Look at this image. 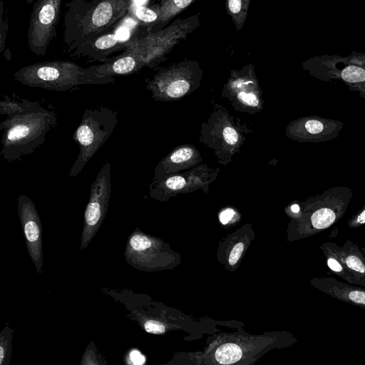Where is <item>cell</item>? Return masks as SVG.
<instances>
[{"instance_id":"cell-21","label":"cell","mask_w":365,"mask_h":365,"mask_svg":"<svg viewBox=\"0 0 365 365\" xmlns=\"http://www.w3.org/2000/svg\"><path fill=\"white\" fill-rule=\"evenodd\" d=\"M319 248L324 253L328 268L333 274L349 284L358 285L357 280L336 255L329 242L322 243L319 245Z\"/></svg>"},{"instance_id":"cell-14","label":"cell","mask_w":365,"mask_h":365,"mask_svg":"<svg viewBox=\"0 0 365 365\" xmlns=\"http://www.w3.org/2000/svg\"><path fill=\"white\" fill-rule=\"evenodd\" d=\"M160 243L136 228L129 235L124 252L126 262L141 271L153 270L159 266Z\"/></svg>"},{"instance_id":"cell-29","label":"cell","mask_w":365,"mask_h":365,"mask_svg":"<svg viewBox=\"0 0 365 365\" xmlns=\"http://www.w3.org/2000/svg\"><path fill=\"white\" fill-rule=\"evenodd\" d=\"M0 52L3 53L6 48L9 21L6 9L2 0L0 2Z\"/></svg>"},{"instance_id":"cell-32","label":"cell","mask_w":365,"mask_h":365,"mask_svg":"<svg viewBox=\"0 0 365 365\" xmlns=\"http://www.w3.org/2000/svg\"><path fill=\"white\" fill-rule=\"evenodd\" d=\"M364 225H365V204L351 216L347 222L350 228H357Z\"/></svg>"},{"instance_id":"cell-5","label":"cell","mask_w":365,"mask_h":365,"mask_svg":"<svg viewBox=\"0 0 365 365\" xmlns=\"http://www.w3.org/2000/svg\"><path fill=\"white\" fill-rule=\"evenodd\" d=\"M118 122L117 113L108 107L87 109L73 135L79 153L69 177L77 176L86 164L113 133Z\"/></svg>"},{"instance_id":"cell-36","label":"cell","mask_w":365,"mask_h":365,"mask_svg":"<svg viewBox=\"0 0 365 365\" xmlns=\"http://www.w3.org/2000/svg\"><path fill=\"white\" fill-rule=\"evenodd\" d=\"M290 210L292 212L297 215L298 216L297 217L299 218L300 215V206L298 204H293L291 205Z\"/></svg>"},{"instance_id":"cell-15","label":"cell","mask_w":365,"mask_h":365,"mask_svg":"<svg viewBox=\"0 0 365 365\" xmlns=\"http://www.w3.org/2000/svg\"><path fill=\"white\" fill-rule=\"evenodd\" d=\"M226 89V94L231 96L235 106H243L247 112L261 110L259 88L252 76L238 73L230 79Z\"/></svg>"},{"instance_id":"cell-20","label":"cell","mask_w":365,"mask_h":365,"mask_svg":"<svg viewBox=\"0 0 365 365\" xmlns=\"http://www.w3.org/2000/svg\"><path fill=\"white\" fill-rule=\"evenodd\" d=\"M143 67L136 57L126 51H123L118 56L109 58L102 63L89 66L88 69L97 74L115 77L133 74Z\"/></svg>"},{"instance_id":"cell-3","label":"cell","mask_w":365,"mask_h":365,"mask_svg":"<svg viewBox=\"0 0 365 365\" xmlns=\"http://www.w3.org/2000/svg\"><path fill=\"white\" fill-rule=\"evenodd\" d=\"M23 85L63 91L81 85L113 83L115 78L95 73L69 61L37 62L21 68L14 75Z\"/></svg>"},{"instance_id":"cell-34","label":"cell","mask_w":365,"mask_h":365,"mask_svg":"<svg viewBox=\"0 0 365 365\" xmlns=\"http://www.w3.org/2000/svg\"><path fill=\"white\" fill-rule=\"evenodd\" d=\"M235 214L234 210L231 208L225 209L220 214V220L223 225H225L232 219Z\"/></svg>"},{"instance_id":"cell-24","label":"cell","mask_w":365,"mask_h":365,"mask_svg":"<svg viewBox=\"0 0 365 365\" xmlns=\"http://www.w3.org/2000/svg\"><path fill=\"white\" fill-rule=\"evenodd\" d=\"M128 14L140 23L150 24V29H151L158 19L159 9L158 7L156 9H153L145 6L131 5L130 4Z\"/></svg>"},{"instance_id":"cell-27","label":"cell","mask_w":365,"mask_h":365,"mask_svg":"<svg viewBox=\"0 0 365 365\" xmlns=\"http://www.w3.org/2000/svg\"><path fill=\"white\" fill-rule=\"evenodd\" d=\"M4 99L0 102V113L7 117H12L23 113L31 103V101L22 99L17 101L4 96Z\"/></svg>"},{"instance_id":"cell-1","label":"cell","mask_w":365,"mask_h":365,"mask_svg":"<svg viewBox=\"0 0 365 365\" xmlns=\"http://www.w3.org/2000/svg\"><path fill=\"white\" fill-rule=\"evenodd\" d=\"M131 0H71L66 3L62 43L71 53L110 31L128 13Z\"/></svg>"},{"instance_id":"cell-19","label":"cell","mask_w":365,"mask_h":365,"mask_svg":"<svg viewBox=\"0 0 365 365\" xmlns=\"http://www.w3.org/2000/svg\"><path fill=\"white\" fill-rule=\"evenodd\" d=\"M336 255L354 276L358 285L365 287V255L354 242L346 240L339 246L335 242H329Z\"/></svg>"},{"instance_id":"cell-2","label":"cell","mask_w":365,"mask_h":365,"mask_svg":"<svg viewBox=\"0 0 365 365\" xmlns=\"http://www.w3.org/2000/svg\"><path fill=\"white\" fill-rule=\"evenodd\" d=\"M57 119L53 110L34 101H31L23 113L7 117L0 123V130H4L2 158L13 163L35 152L57 124Z\"/></svg>"},{"instance_id":"cell-13","label":"cell","mask_w":365,"mask_h":365,"mask_svg":"<svg viewBox=\"0 0 365 365\" xmlns=\"http://www.w3.org/2000/svg\"><path fill=\"white\" fill-rule=\"evenodd\" d=\"M339 120L312 115L292 121L286 130L289 138L299 142L321 143L336 138L342 130Z\"/></svg>"},{"instance_id":"cell-30","label":"cell","mask_w":365,"mask_h":365,"mask_svg":"<svg viewBox=\"0 0 365 365\" xmlns=\"http://www.w3.org/2000/svg\"><path fill=\"white\" fill-rule=\"evenodd\" d=\"M103 359L98 354L97 349L93 341L86 347L81 361V364H103Z\"/></svg>"},{"instance_id":"cell-25","label":"cell","mask_w":365,"mask_h":365,"mask_svg":"<svg viewBox=\"0 0 365 365\" xmlns=\"http://www.w3.org/2000/svg\"><path fill=\"white\" fill-rule=\"evenodd\" d=\"M215 359L222 364H230L237 362L242 357L240 347L235 344H225L215 351Z\"/></svg>"},{"instance_id":"cell-23","label":"cell","mask_w":365,"mask_h":365,"mask_svg":"<svg viewBox=\"0 0 365 365\" xmlns=\"http://www.w3.org/2000/svg\"><path fill=\"white\" fill-rule=\"evenodd\" d=\"M250 0H227L226 8L237 30L244 25Z\"/></svg>"},{"instance_id":"cell-8","label":"cell","mask_w":365,"mask_h":365,"mask_svg":"<svg viewBox=\"0 0 365 365\" xmlns=\"http://www.w3.org/2000/svg\"><path fill=\"white\" fill-rule=\"evenodd\" d=\"M63 0H35L27 32L29 50L43 56L57 35Z\"/></svg>"},{"instance_id":"cell-18","label":"cell","mask_w":365,"mask_h":365,"mask_svg":"<svg viewBox=\"0 0 365 365\" xmlns=\"http://www.w3.org/2000/svg\"><path fill=\"white\" fill-rule=\"evenodd\" d=\"M126 41L127 39H121L110 31L80 45L71 53L72 56H86L104 62L113 53L123 51Z\"/></svg>"},{"instance_id":"cell-4","label":"cell","mask_w":365,"mask_h":365,"mask_svg":"<svg viewBox=\"0 0 365 365\" xmlns=\"http://www.w3.org/2000/svg\"><path fill=\"white\" fill-rule=\"evenodd\" d=\"M352 197L350 188L339 185L307 199L300 207L298 237H309L331 227L343 217Z\"/></svg>"},{"instance_id":"cell-12","label":"cell","mask_w":365,"mask_h":365,"mask_svg":"<svg viewBox=\"0 0 365 365\" xmlns=\"http://www.w3.org/2000/svg\"><path fill=\"white\" fill-rule=\"evenodd\" d=\"M17 212L24 231L29 255L38 274L42 273V224L31 199L21 194L17 199Z\"/></svg>"},{"instance_id":"cell-10","label":"cell","mask_w":365,"mask_h":365,"mask_svg":"<svg viewBox=\"0 0 365 365\" xmlns=\"http://www.w3.org/2000/svg\"><path fill=\"white\" fill-rule=\"evenodd\" d=\"M192 62L173 65L159 71L147 81V89L156 101L177 100L192 92L197 86V67Z\"/></svg>"},{"instance_id":"cell-22","label":"cell","mask_w":365,"mask_h":365,"mask_svg":"<svg viewBox=\"0 0 365 365\" xmlns=\"http://www.w3.org/2000/svg\"><path fill=\"white\" fill-rule=\"evenodd\" d=\"M195 0H163L158 6L159 17L155 24L148 31L155 32L161 29L173 17L187 8Z\"/></svg>"},{"instance_id":"cell-17","label":"cell","mask_w":365,"mask_h":365,"mask_svg":"<svg viewBox=\"0 0 365 365\" xmlns=\"http://www.w3.org/2000/svg\"><path fill=\"white\" fill-rule=\"evenodd\" d=\"M310 284L319 291L340 301L365 309V287H359L334 277H314Z\"/></svg>"},{"instance_id":"cell-33","label":"cell","mask_w":365,"mask_h":365,"mask_svg":"<svg viewBox=\"0 0 365 365\" xmlns=\"http://www.w3.org/2000/svg\"><path fill=\"white\" fill-rule=\"evenodd\" d=\"M244 250V245L242 242L237 243L230 254L229 263L231 265H234L239 260L240 257Z\"/></svg>"},{"instance_id":"cell-31","label":"cell","mask_w":365,"mask_h":365,"mask_svg":"<svg viewBox=\"0 0 365 365\" xmlns=\"http://www.w3.org/2000/svg\"><path fill=\"white\" fill-rule=\"evenodd\" d=\"M145 331L155 334L165 332V327L163 323L155 319H148L140 324Z\"/></svg>"},{"instance_id":"cell-35","label":"cell","mask_w":365,"mask_h":365,"mask_svg":"<svg viewBox=\"0 0 365 365\" xmlns=\"http://www.w3.org/2000/svg\"><path fill=\"white\" fill-rule=\"evenodd\" d=\"M130 357H132V363L135 364H141L145 361V357L136 350L130 353Z\"/></svg>"},{"instance_id":"cell-6","label":"cell","mask_w":365,"mask_h":365,"mask_svg":"<svg viewBox=\"0 0 365 365\" xmlns=\"http://www.w3.org/2000/svg\"><path fill=\"white\" fill-rule=\"evenodd\" d=\"M304 68L320 81L342 83L365 99V53L315 56L304 63Z\"/></svg>"},{"instance_id":"cell-37","label":"cell","mask_w":365,"mask_h":365,"mask_svg":"<svg viewBox=\"0 0 365 365\" xmlns=\"http://www.w3.org/2000/svg\"><path fill=\"white\" fill-rule=\"evenodd\" d=\"M364 244H365V242H364ZM361 249L363 253L365 255V247H361Z\"/></svg>"},{"instance_id":"cell-26","label":"cell","mask_w":365,"mask_h":365,"mask_svg":"<svg viewBox=\"0 0 365 365\" xmlns=\"http://www.w3.org/2000/svg\"><path fill=\"white\" fill-rule=\"evenodd\" d=\"M14 329L6 324L0 333V365H9L12 354Z\"/></svg>"},{"instance_id":"cell-11","label":"cell","mask_w":365,"mask_h":365,"mask_svg":"<svg viewBox=\"0 0 365 365\" xmlns=\"http://www.w3.org/2000/svg\"><path fill=\"white\" fill-rule=\"evenodd\" d=\"M217 175L214 170L206 166H200L182 175H171L160 180L153 181L149 185L152 198L165 200L178 192L194 190L207 186Z\"/></svg>"},{"instance_id":"cell-9","label":"cell","mask_w":365,"mask_h":365,"mask_svg":"<svg viewBox=\"0 0 365 365\" xmlns=\"http://www.w3.org/2000/svg\"><path fill=\"white\" fill-rule=\"evenodd\" d=\"M110 193V164L106 161L91 185L89 200L84 212L81 251L88 247L101 227L108 208Z\"/></svg>"},{"instance_id":"cell-16","label":"cell","mask_w":365,"mask_h":365,"mask_svg":"<svg viewBox=\"0 0 365 365\" xmlns=\"http://www.w3.org/2000/svg\"><path fill=\"white\" fill-rule=\"evenodd\" d=\"M201 162L200 154L193 145H184L178 147L158 163L154 171L153 181L176 174L181 170L193 168Z\"/></svg>"},{"instance_id":"cell-28","label":"cell","mask_w":365,"mask_h":365,"mask_svg":"<svg viewBox=\"0 0 365 365\" xmlns=\"http://www.w3.org/2000/svg\"><path fill=\"white\" fill-rule=\"evenodd\" d=\"M221 140L224 147L229 148L230 151L232 148L236 150L240 142V136L235 128L229 123L222 130Z\"/></svg>"},{"instance_id":"cell-7","label":"cell","mask_w":365,"mask_h":365,"mask_svg":"<svg viewBox=\"0 0 365 365\" xmlns=\"http://www.w3.org/2000/svg\"><path fill=\"white\" fill-rule=\"evenodd\" d=\"M189 26L181 23L155 32L135 33L127 39L125 48L143 66H150L161 58L182 38Z\"/></svg>"}]
</instances>
